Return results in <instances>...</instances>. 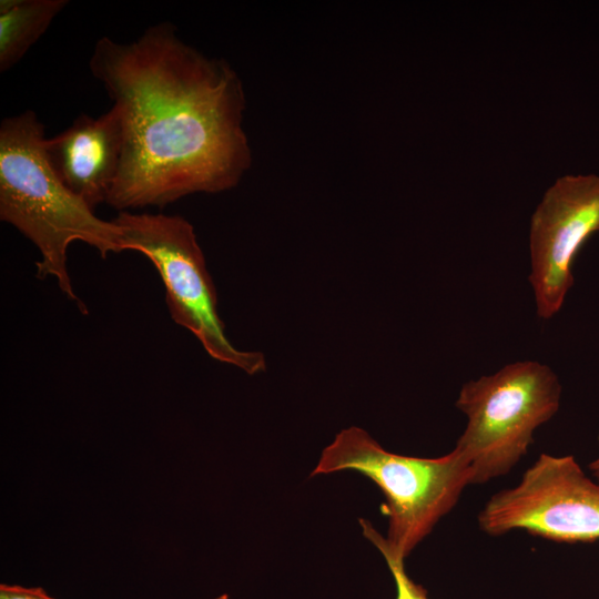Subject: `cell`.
<instances>
[{
  "label": "cell",
  "mask_w": 599,
  "mask_h": 599,
  "mask_svg": "<svg viewBox=\"0 0 599 599\" xmlns=\"http://www.w3.org/2000/svg\"><path fill=\"white\" fill-rule=\"evenodd\" d=\"M599 232V175L567 174L544 194L530 219L531 285L537 315L550 319L573 285L572 264Z\"/></svg>",
  "instance_id": "cell-7"
},
{
  "label": "cell",
  "mask_w": 599,
  "mask_h": 599,
  "mask_svg": "<svg viewBox=\"0 0 599 599\" xmlns=\"http://www.w3.org/2000/svg\"><path fill=\"white\" fill-rule=\"evenodd\" d=\"M478 525L491 536L525 529L557 542H592L599 539V485L572 456L541 454L515 487L489 498Z\"/></svg>",
  "instance_id": "cell-6"
},
{
  "label": "cell",
  "mask_w": 599,
  "mask_h": 599,
  "mask_svg": "<svg viewBox=\"0 0 599 599\" xmlns=\"http://www.w3.org/2000/svg\"><path fill=\"white\" fill-rule=\"evenodd\" d=\"M122 118L120 171L106 203L165 206L238 184L252 163L243 83L224 59L184 42L169 21L128 43L102 37L89 60Z\"/></svg>",
  "instance_id": "cell-1"
},
{
  "label": "cell",
  "mask_w": 599,
  "mask_h": 599,
  "mask_svg": "<svg viewBox=\"0 0 599 599\" xmlns=\"http://www.w3.org/2000/svg\"><path fill=\"white\" fill-rule=\"evenodd\" d=\"M124 251L146 256L158 270L172 319L190 331L214 359L248 375L264 372L260 352H243L227 339L217 296L193 225L180 215L120 212L113 220Z\"/></svg>",
  "instance_id": "cell-5"
},
{
  "label": "cell",
  "mask_w": 599,
  "mask_h": 599,
  "mask_svg": "<svg viewBox=\"0 0 599 599\" xmlns=\"http://www.w3.org/2000/svg\"><path fill=\"white\" fill-rule=\"evenodd\" d=\"M0 599H54L41 587L0 585Z\"/></svg>",
  "instance_id": "cell-11"
},
{
  "label": "cell",
  "mask_w": 599,
  "mask_h": 599,
  "mask_svg": "<svg viewBox=\"0 0 599 599\" xmlns=\"http://www.w3.org/2000/svg\"><path fill=\"white\" fill-rule=\"evenodd\" d=\"M68 0L0 1V71L14 67L48 30Z\"/></svg>",
  "instance_id": "cell-9"
},
{
  "label": "cell",
  "mask_w": 599,
  "mask_h": 599,
  "mask_svg": "<svg viewBox=\"0 0 599 599\" xmlns=\"http://www.w3.org/2000/svg\"><path fill=\"white\" fill-rule=\"evenodd\" d=\"M598 441H599V433H598ZM589 468L592 475L599 480V457L590 463Z\"/></svg>",
  "instance_id": "cell-12"
},
{
  "label": "cell",
  "mask_w": 599,
  "mask_h": 599,
  "mask_svg": "<svg viewBox=\"0 0 599 599\" xmlns=\"http://www.w3.org/2000/svg\"><path fill=\"white\" fill-rule=\"evenodd\" d=\"M357 471L373 480L385 497L382 512L387 535L359 519L363 536L379 552L406 559L458 502L471 485L467 460L456 450L437 458L404 456L384 449L366 430L352 426L326 446L311 477Z\"/></svg>",
  "instance_id": "cell-3"
},
{
  "label": "cell",
  "mask_w": 599,
  "mask_h": 599,
  "mask_svg": "<svg viewBox=\"0 0 599 599\" xmlns=\"http://www.w3.org/2000/svg\"><path fill=\"white\" fill-rule=\"evenodd\" d=\"M44 126L27 110L0 124V219L14 226L38 248L39 280L52 277L60 291L85 305L74 293L68 272V248L80 241L102 257L123 252L122 233L114 221H104L68 190L47 161Z\"/></svg>",
  "instance_id": "cell-2"
},
{
  "label": "cell",
  "mask_w": 599,
  "mask_h": 599,
  "mask_svg": "<svg viewBox=\"0 0 599 599\" xmlns=\"http://www.w3.org/2000/svg\"><path fill=\"white\" fill-rule=\"evenodd\" d=\"M123 144L122 118L112 105L98 118L80 114L64 131L44 139L43 150L63 185L94 211L114 186Z\"/></svg>",
  "instance_id": "cell-8"
},
{
  "label": "cell",
  "mask_w": 599,
  "mask_h": 599,
  "mask_svg": "<svg viewBox=\"0 0 599 599\" xmlns=\"http://www.w3.org/2000/svg\"><path fill=\"white\" fill-rule=\"evenodd\" d=\"M212 599H229V595L222 593V595H220V596H217L215 598H212Z\"/></svg>",
  "instance_id": "cell-13"
},
{
  "label": "cell",
  "mask_w": 599,
  "mask_h": 599,
  "mask_svg": "<svg viewBox=\"0 0 599 599\" xmlns=\"http://www.w3.org/2000/svg\"><path fill=\"white\" fill-rule=\"evenodd\" d=\"M560 398L558 376L536 361L510 363L465 383L456 407L467 424L454 449L469 464L471 485L508 474L526 455L535 430L556 415Z\"/></svg>",
  "instance_id": "cell-4"
},
{
  "label": "cell",
  "mask_w": 599,
  "mask_h": 599,
  "mask_svg": "<svg viewBox=\"0 0 599 599\" xmlns=\"http://www.w3.org/2000/svg\"><path fill=\"white\" fill-rule=\"evenodd\" d=\"M380 554L395 580L396 599H429L426 589L414 582L407 575L404 566L405 559L386 551Z\"/></svg>",
  "instance_id": "cell-10"
}]
</instances>
